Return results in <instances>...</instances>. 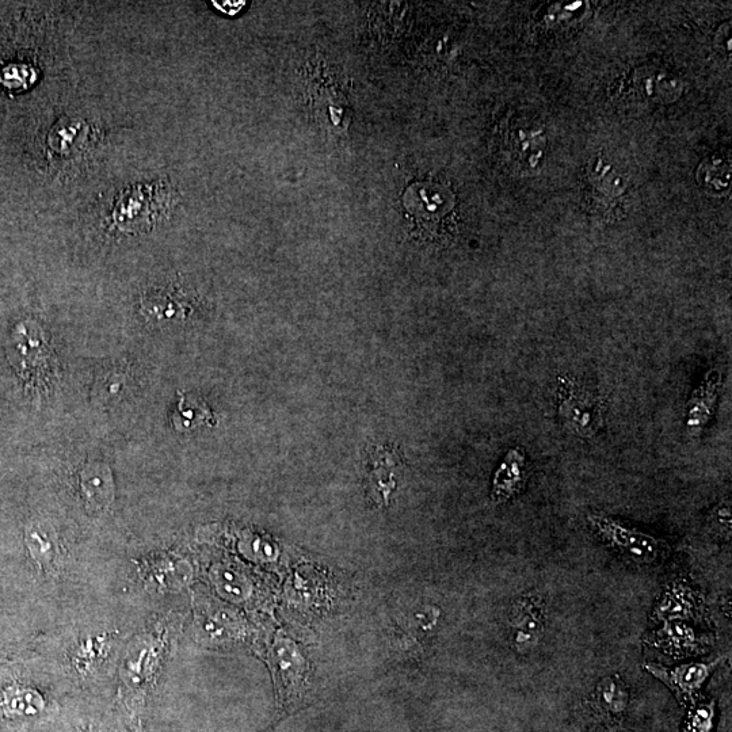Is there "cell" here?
<instances>
[{"mask_svg": "<svg viewBox=\"0 0 732 732\" xmlns=\"http://www.w3.org/2000/svg\"><path fill=\"white\" fill-rule=\"evenodd\" d=\"M137 732H144V731H143V730H141V728H139V730H137Z\"/></svg>", "mask_w": 732, "mask_h": 732, "instance_id": "obj_21", "label": "cell"}, {"mask_svg": "<svg viewBox=\"0 0 732 732\" xmlns=\"http://www.w3.org/2000/svg\"><path fill=\"white\" fill-rule=\"evenodd\" d=\"M643 643L647 647L661 651L674 661L697 657L705 654L711 646L712 639L704 632L697 631L688 621H665L657 624L644 635Z\"/></svg>", "mask_w": 732, "mask_h": 732, "instance_id": "obj_6", "label": "cell"}, {"mask_svg": "<svg viewBox=\"0 0 732 732\" xmlns=\"http://www.w3.org/2000/svg\"><path fill=\"white\" fill-rule=\"evenodd\" d=\"M545 617V604L539 594L518 598L509 621L510 644L517 654H529L539 646L545 632Z\"/></svg>", "mask_w": 732, "mask_h": 732, "instance_id": "obj_7", "label": "cell"}, {"mask_svg": "<svg viewBox=\"0 0 732 732\" xmlns=\"http://www.w3.org/2000/svg\"><path fill=\"white\" fill-rule=\"evenodd\" d=\"M29 615L25 587L9 570L0 566V665L25 657Z\"/></svg>", "mask_w": 732, "mask_h": 732, "instance_id": "obj_2", "label": "cell"}, {"mask_svg": "<svg viewBox=\"0 0 732 732\" xmlns=\"http://www.w3.org/2000/svg\"><path fill=\"white\" fill-rule=\"evenodd\" d=\"M400 460L398 453L391 451L388 446L385 448H377L371 457V470H369V478L376 491H379L381 497L387 501L388 495L396 486V470H398Z\"/></svg>", "mask_w": 732, "mask_h": 732, "instance_id": "obj_12", "label": "cell"}, {"mask_svg": "<svg viewBox=\"0 0 732 732\" xmlns=\"http://www.w3.org/2000/svg\"><path fill=\"white\" fill-rule=\"evenodd\" d=\"M722 385V373L709 369L699 387L693 390L685 410V432L690 438H699L714 418Z\"/></svg>", "mask_w": 732, "mask_h": 732, "instance_id": "obj_8", "label": "cell"}, {"mask_svg": "<svg viewBox=\"0 0 732 732\" xmlns=\"http://www.w3.org/2000/svg\"><path fill=\"white\" fill-rule=\"evenodd\" d=\"M716 703L711 701H697L690 705L686 715L682 732H715Z\"/></svg>", "mask_w": 732, "mask_h": 732, "instance_id": "obj_15", "label": "cell"}, {"mask_svg": "<svg viewBox=\"0 0 732 732\" xmlns=\"http://www.w3.org/2000/svg\"><path fill=\"white\" fill-rule=\"evenodd\" d=\"M213 5H215L216 9L223 11L224 14L235 15L243 9L246 2H228L226 0V2H213Z\"/></svg>", "mask_w": 732, "mask_h": 732, "instance_id": "obj_20", "label": "cell"}, {"mask_svg": "<svg viewBox=\"0 0 732 732\" xmlns=\"http://www.w3.org/2000/svg\"><path fill=\"white\" fill-rule=\"evenodd\" d=\"M712 528L722 532L724 536H730L731 532V510L730 503H720L711 514Z\"/></svg>", "mask_w": 732, "mask_h": 732, "instance_id": "obj_19", "label": "cell"}, {"mask_svg": "<svg viewBox=\"0 0 732 732\" xmlns=\"http://www.w3.org/2000/svg\"><path fill=\"white\" fill-rule=\"evenodd\" d=\"M83 491H85L87 499L97 505H104L112 499V486H110L109 475L89 468L83 472L82 478Z\"/></svg>", "mask_w": 732, "mask_h": 732, "instance_id": "obj_16", "label": "cell"}, {"mask_svg": "<svg viewBox=\"0 0 732 732\" xmlns=\"http://www.w3.org/2000/svg\"><path fill=\"white\" fill-rule=\"evenodd\" d=\"M0 732H3V731H2V730H0Z\"/></svg>", "mask_w": 732, "mask_h": 732, "instance_id": "obj_22", "label": "cell"}, {"mask_svg": "<svg viewBox=\"0 0 732 732\" xmlns=\"http://www.w3.org/2000/svg\"><path fill=\"white\" fill-rule=\"evenodd\" d=\"M708 616L703 594L688 578L670 579L659 593L651 612V623L657 625L665 621H705Z\"/></svg>", "mask_w": 732, "mask_h": 732, "instance_id": "obj_4", "label": "cell"}, {"mask_svg": "<svg viewBox=\"0 0 732 732\" xmlns=\"http://www.w3.org/2000/svg\"><path fill=\"white\" fill-rule=\"evenodd\" d=\"M586 520L590 531L598 539L636 566H654L671 554V547L666 540L616 518L594 512L587 514Z\"/></svg>", "mask_w": 732, "mask_h": 732, "instance_id": "obj_1", "label": "cell"}, {"mask_svg": "<svg viewBox=\"0 0 732 732\" xmlns=\"http://www.w3.org/2000/svg\"><path fill=\"white\" fill-rule=\"evenodd\" d=\"M110 643L112 639L104 635L76 644L75 650L71 653L72 665L78 673H93L95 667L102 665L104 659L108 658L109 648L112 647Z\"/></svg>", "mask_w": 732, "mask_h": 732, "instance_id": "obj_14", "label": "cell"}, {"mask_svg": "<svg viewBox=\"0 0 732 732\" xmlns=\"http://www.w3.org/2000/svg\"><path fill=\"white\" fill-rule=\"evenodd\" d=\"M723 661L724 657H720L709 662H686L671 667L647 663L644 670L667 686L682 707L689 708L699 701L701 690Z\"/></svg>", "mask_w": 732, "mask_h": 732, "instance_id": "obj_5", "label": "cell"}, {"mask_svg": "<svg viewBox=\"0 0 732 732\" xmlns=\"http://www.w3.org/2000/svg\"><path fill=\"white\" fill-rule=\"evenodd\" d=\"M555 395L559 417L568 432L592 438L605 426L604 402L571 377H559Z\"/></svg>", "mask_w": 732, "mask_h": 732, "instance_id": "obj_3", "label": "cell"}, {"mask_svg": "<svg viewBox=\"0 0 732 732\" xmlns=\"http://www.w3.org/2000/svg\"><path fill=\"white\" fill-rule=\"evenodd\" d=\"M629 704V690L620 676L602 678L592 696L594 712L606 723H619Z\"/></svg>", "mask_w": 732, "mask_h": 732, "instance_id": "obj_11", "label": "cell"}, {"mask_svg": "<svg viewBox=\"0 0 732 732\" xmlns=\"http://www.w3.org/2000/svg\"><path fill=\"white\" fill-rule=\"evenodd\" d=\"M143 308L146 311H150V314L156 316L158 319H171L174 316L182 318L183 311H185V307L181 303L174 301L170 295L167 297L165 293L160 292L148 297V300H144Z\"/></svg>", "mask_w": 732, "mask_h": 732, "instance_id": "obj_17", "label": "cell"}, {"mask_svg": "<svg viewBox=\"0 0 732 732\" xmlns=\"http://www.w3.org/2000/svg\"><path fill=\"white\" fill-rule=\"evenodd\" d=\"M173 421L175 427L181 432L200 426H213L216 423L215 415L209 409L208 404L193 395H181Z\"/></svg>", "mask_w": 732, "mask_h": 732, "instance_id": "obj_13", "label": "cell"}, {"mask_svg": "<svg viewBox=\"0 0 732 732\" xmlns=\"http://www.w3.org/2000/svg\"><path fill=\"white\" fill-rule=\"evenodd\" d=\"M148 638L150 639H143L136 644V651L133 650L124 663L122 680H124L125 689L129 695L133 696V699L146 692L148 681L154 676L159 659L162 657L160 648L163 647V643L154 635L148 636Z\"/></svg>", "mask_w": 732, "mask_h": 732, "instance_id": "obj_10", "label": "cell"}, {"mask_svg": "<svg viewBox=\"0 0 732 732\" xmlns=\"http://www.w3.org/2000/svg\"><path fill=\"white\" fill-rule=\"evenodd\" d=\"M80 124L72 125L70 124H59V127H56L53 129L52 137H51V143L53 148H56L57 151H66L68 150V146H72V144L75 143V140L78 139V133L80 131Z\"/></svg>", "mask_w": 732, "mask_h": 732, "instance_id": "obj_18", "label": "cell"}, {"mask_svg": "<svg viewBox=\"0 0 732 732\" xmlns=\"http://www.w3.org/2000/svg\"><path fill=\"white\" fill-rule=\"evenodd\" d=\"M531 476V463L521 446H514L506 452L491 480V501L502 505L520 495Z\"/></svg>", "mask_w": 732, "mask_h": 732, "instance_id": "obj_9", "label": "cell"}]
</instances>
